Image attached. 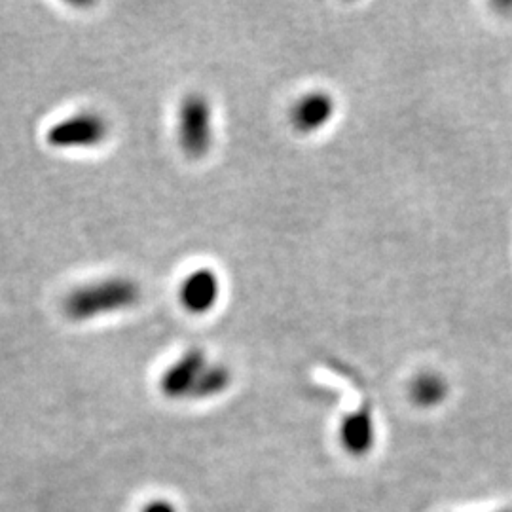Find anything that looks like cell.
<instances>
[{
	"mask_svg": "<svg viewBox=\"0 0 512 512\" xmlns=\"http://www.w3.org/2000/svg\"><path fill=\"white\" fill-rule=\"evenodd\" d=\"M442 395H444V384L437 378L425 376V378L418 380V384L414 385V397L418 399V403H439Z\"/></svg>",
	"mask_w": 512,
	"mask_h": 512,
	"instance_id": "9",
	"label": "cell"
},
{
	"mask_svg": "<svg viewBox=\"0 0 512 512\" xmlns=\"http://www.w3.org/2000/svg\"><path fill=\"white\" fill-rule=\"evenodd\" d=\"M143 298V287L128 275H110L74 287L63 300V313L73 323H88L99 317L135 308Z\"/></svg>",
	"mask_w": 512,
	"mask_h": 512,
	"instance_id": "1",
	"label": "cell"
},
{
	"mask_svg": "<svg viewBox=\"0 0 512 512\" xmlns=\"http://www.w3.org/2000/svg\"><path fill=\"white\" fill-rule=\"evenodd\" d=\"M372 435V421L366 412H357L342 425L344 446L353 454L366 452L372 446Z\"/></svg>",
	"mask_w": 512,
	"mask_h": 512,
	"instance_id": "7",
	"label": "cell"
},
{
	"mask_svg": "<svg viewBox=\"0 0 512 512\" xmlns=\"http://www.w3.org/2000/svg\"><path fill=\"white\" fill-rule=\"evenodd\" d=\"M503 512H512V511H503Z\"/></svg>",
	"mask_w": 512,
	"mask_h": 512,
	"instance_id": "11",
	"label": "cell"
},
{
	"mask_svg": "<svg viewBox=\"0 0 512 512\" xmlns=\"http://www.w3.org/2000/svg\"><path fill=\"white\" fill-rule=\"evenodd\" d=\"M334 116V99L329 93L311 92L300 97L291 109V124L293 128L310 135L319 129L325 128Z\"/></svg>",
	"mask_w": 512,
	"mask_h": 512,
	"instance_id": "6",
	"label": "cell"
},
{
	"mask_svg": "<svg viewBox=\"0 0 512 512\" xmlns=\"http://www.w3.org/2000/svg\"><path fill=\"white\" fill-rule=\"evenodd\" d=\"M177 143L188 160H203L215 147V109L205 93L184 95L177 110Z\"/></svg>",
	"mask_w": 512,
	"mask_h": 512,
	"instance_id": "2",
	"label": "cell"
},
{
	"mask_svg": "<svg viewBox=\"0 0 512 512\" xmlns=\"http://www.w3.org/2000/svg\"><path fill=\"white\" fill-rule=\"evenodd\" d=\"M209 365L205 351L190 348L160 378V389L169 399H190L205 366Z\"/></svg>",
	"mask_w": 512,
	"mask_h": 512,
	"instance_id": "5",
	"label": "cell"
},
{
	"mask_svg": "<svg viewBox=\"0 0 512 512\" xmlns=\"http://www.w3.org/2000/svg\"><path fill=\"white\" fill-rule=\"evenodd\" d=\"M222 296V281L217 270L202 266L186 275L179 289L181 306L192 315H207L217 308Z\"/></svg>",
	"mask_w": 512,
	"mask_h": 512,
	"instance_id": "4",
	"label": "cell"
},
{
	"mask_svg": "<svg viewBox=\"0 0 512 512\" xmlns=\"http://www.w3.org/2000/svg\"><path fill=\"white\" fill-rule=\"evenodd\" d=\"M148 512H169L165 507H154V509H150Z\"/></svg>",
	"mask_w": 512,
	"mask_h": 512,
	"instance_id": "10",
	"label": "cell"
},
{
	"mask_svg": "<svg viewBox=\"0 0 512 512\" xmlns=\"http://www.w3.org/2000/svg\"><path fill=\"white\" fill-rule=\"evenodd\" d=\"M232 384V372L226 365L220 363H209L205 366V370L198 380V384L194 387L190 399H207V397H215L222 391H226Z\"/></svg>",
	"mask_w": 512,
	"mask_h": 512,
	"instance_id": "8",
	"label": "cell"
},
{
	"mask_svg": "<svg viewBox=\"0 0 512 512\" xmlns=\"http://www.w3.org/2000/svg\"><path fill=\"white\" fill-rule=\"evenodd\" d=\"M109 120L95 112L82 110L61 118L46 131V143L55 150H90L107 143Z\"/></svg>",
	"mask_w": 512,
	"mask_h": 512,
	"instance_id": "3",
	"label": "cell"
}]
</instances>
